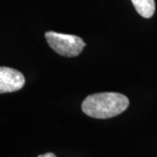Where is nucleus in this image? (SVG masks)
<instances>
[{
  "label": "nucleus",
  "instance_id": "1",
  "mask_svg": "<svg viewBox=\"0 0 157 157\" xmlns=\"http://www.w3.org/2000/svg\"><path fill=\"white\" fill-rule=\"evenodd\" d=\"M129 105L128 97L119 93H100L87 96L82 111L90 117L108 119L123 113Z\"/></svg>",
  "mask_w": 157,
  "mask_h": 157
},
{
  "label": "nucleus",
  "instance_id": "2",
  "mask_svg": "<svg viewBox=\"0 0 157 157\" xmlns=\"http://www.w3.org/2000/svg\"><path fill=\"white\" fill-rule=\"evenodd\" d=\"M45 37L50 47L61 56H78L86 46L83 39L75 35L47 32Z\"/></svg>",
  "mask_w": 157,
  "mask_h": 157
},
{
  "label": "nucleus",
  "instance_id": "3",
  "mask_svg": "<svg viewBox=\"0 0 157 157\" xmlns=\"http://www.w3.org/2000/svg\"><path fill=\"white\" fill-rule=\"evenodd\" d=\"M25 83L22 73L13 68L0 67V94L20 90Z\"/></svg>",
  "mask_w": 157,
  "mask_h": 157
},
{
  "label": "nucleus",
  "instance_id": "4",
  "mask_svg": "<svg viewBox=\"0 0 157 157\" xmlns=\"http://www.w3.org/2000/svg\"><path fill=\"white\" fill-rule=\"evenodd\" d=\"M136 11L146 18L151 17L155 11V0H131Z\"/></svg>",
  "mask_w": 157,
  "mask_h": 157
},
{
  "label": "nucleus",
  "instance_id": "5",
  "mask_svg": "<svg viewBox=\"0 0 157 157\" xmlns=\"http://www.w3.org/2000/svg\"><path fill=\"white\" fill-rule=\"evenodd\" d=\"M38 157H56V155L52 153H46L45 155H40Z\"/></svg>",
  "mask_w": 157,
  "mask_h": 157
}]
</instances>
